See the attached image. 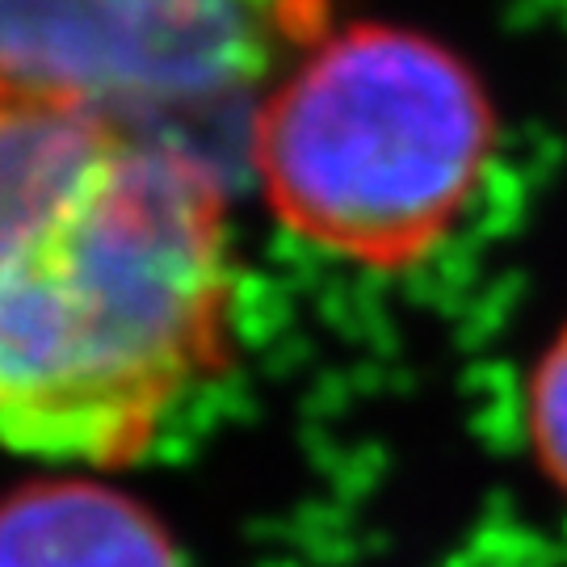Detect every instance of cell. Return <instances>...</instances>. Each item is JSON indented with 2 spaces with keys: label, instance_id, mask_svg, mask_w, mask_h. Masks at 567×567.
Returning a JSON list of instances; mask_svg holds the SVG:
<instances>
[{
  "label": "cell",
  "instance_id": "obj_1",
  "mask_svg": "<svg viewBox=\"0 0 567 567\" xmlns=\"http://www.w3.org/2000/svg\"><path fill=\"white\" fill-rule=\"evenodd\" d=\"M224 173L161 122L0 81V450L147 458L236 358Z\"/></svg>",
  "mask_w": 567,
  "mask_h": 567
},
{
  "label": "cell",
  "instance_id": "obj_2",
  "mask_svg": "<svg viewBox=\"0 0 567 567\" xmlns=\"http://www.w3.org/2000/svg\"><path fill=\"white\" fill-rule=\"evenodd\" d=\"M496 147L475 68L391 21L328 25L248 114V164L278 227L370 274L425 265L475 206Z\"/></svg>",
  "mask_w": 567,
  "mask_h": 567
},
{
  "label": "cell",
  "instance_id": "obj_3",
  "mask_svg": "<svg viewBox=\"0 0 567 567\" xmlns=\"http://www.w3.org/2000/svg\"><path fill=\"white\" fill-rule=\"evenodd\" d=\"M328 13V0H0V81L168 126L257 102Z\"/></svg>",
  "mask_w": 567,
  "mask_h": 567
},
{
  "label": "cell",
  "instance_id": "obj_4",
  "mask_svg": "<svg viewBox=\"0 0 567 567\" xmlns=\"http://www.w3.org/2000/svg\"><path fill=\"white\" fill-rule=\"evenodd\" d=\"M0 567H173V555L135 505L51 484L0 508Z\"/></svg>",
  "mask_w": 567,
  "mask_h": 567
},
{
  "label": "cell",
  "instance_id": "obj_5",
  "mask_svg": "<svg viewBox=\"0 0 567 567\" xmlns=\"http://www.w3.org/2000/svg\"><path fill=\"white\" fill-rule=\"evenodd\" d=\"M522 429L534 471L567 505V324L555 328V337L529 365Z\"/></svg>",
  "mask_w": 567,
  "mask_h": 567
}]
</instances>
